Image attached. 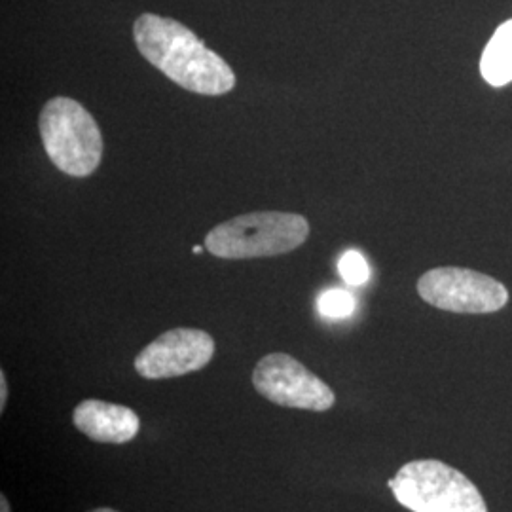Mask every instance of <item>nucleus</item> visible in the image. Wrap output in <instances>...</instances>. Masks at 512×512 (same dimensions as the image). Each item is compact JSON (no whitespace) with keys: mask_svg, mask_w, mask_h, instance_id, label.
Wrapping results in <instances>:
<instances>
[{"mask_svg":"<svg viewBox=\"0 0 512 512\" xmlns=\"http://www.w3.org/2000/svg\"><path fill=\"white\" fill-rule=\"evenodd\" d=\"M133 38L150 65L188 92L215 97L236 88L234 69L175 19L143 14L133 23Z\"/></svg>","mask_w":512,"mask_h":512,"instance_id":"obj_1","label":"nucleus"},{"mask_svg":"<svg viewBox=\"0 0 512 512\" xmlns=\"http://www.w3.org/2000/svg\"><path fill=\"white\" fill-rule=\"evenodd\" d=\"M310 236V222L302 215L256 211L224 220L205 236V249L226 260L287 255Z\"/></svg>","mask_w":512,"mask_h":512,"instance_id":"obj_2","label":"nucleus"},{"mask_svg":"<svg viewBox=\"0 0 512 512\" xmlns=\"http://www.w3.org/2000/svg\"><path fill=\"white\" fill-rule=\"evenodd\" d=\"M42 145L52 164L71 177H90L103 158L95 118L71 97L50 99L38 118Z\"/></svg>","mask_w":512,"mask_h":512,"instance_id":"obj_3","label":"nucleus"},{"mask_svg":"<svg viewBox=\"0 0 512 512\" xmlns=\"http://www.w3.org/2000/svg\"><path fill=\"white\" fill-rule=\"evenodd\" d=\"M389 490L412 512H488L475 484L439 459H416L389 480Z\"/></svg>","mask_w":512,"mask_h":512,"instance_id":"obj_4","label":"nucleus"},{"mask_svg":"<svg viewBox=\"0 0 512 512\" xmlns=\"http://www.w3.org/2000/svg\"><path fill=\"white\" fill-rule=\"evenodd\" d=\"M421 298L452 313H494L509 302V291L490 275L467 268H435L418 281Z\"/></svg>","mask_w":512,"mask_h":512,"instance_id":"obj_5","label":"nucleus"},{"mask_svg":"<svg viewBox=\"0 0 512 512\" xmlns=\"http://www.w3.org/2000/svg\"><path fill=\"white\" fill-rule=\"evenodd\" d=\"M253 385L264 399L285 408L327 412L336 403L329 385L287 353L262 357L253 370Z\"/></svg>","mask_w":512,"mask_h":512,"instance_id":"obj_6","label":"nucleus"},{"mask_svg":"<svg viewBox=\"0 0 512 512\" xmlns=\"http://www.w3.org/2000/svg\"><path fill=\"white\" fill-rule=\"evenodd\" d=\"M215 355V340L200 329H171L160 334L135 357V370L145 380H167L202 370Z\"/></svg>","mask_w":512,"mask_h":512,"instance_id":"obj_7","label":"nucleus"},{"mask_svg":"<svg viewBox=\"0 0 512 512\" xmlns=\"http://www.w3.org/2000/svg\"><path fill=\"white\" fill-rule=\"evenodd\" d=\"M74 427L101 444H126L141 431L139 416L124 404L86 399L73 410Z\"/></svg>","mask_w":512,"mask_h":512,"instance_id":"obj_8","label":"nucleus"},{"mask_svg":"<svg viewBox=\"0 0 512 512\" xmlns=\"http://www.w3.org/2000/svg\"><path fill=\"white\" fill-rule=\"evenodd\" d=\"M480 73L494 88L512 82V19L499 25L490 38L480 59Z\"/></svg>","mask_w":512,"mask_h":512,"instance_id":"obj_9","label":"nucleus"},{"mask_svg":"<svg viewBox=\"0 0 512 512\" xmlns=\"http://www.w3.org/2000/svg\"><path fill=\"white\" fill-rule=\"evenodd\" d=\"M317 308L319 313L327 319H346L357 308V302L353 294H349L348 291L330 289L327 293L321 294Z\"/></svg>","mask_w":512,"mask_h":512,"instance_id":"obj_10","label":"nucleus"},{"mask_svg":"<svg viewBox=\"0 0 512 512\" xmlns=\"http://www.w3.org/2000/svg\"><path fill=\"white\" fill-rule=\"evenodd\" d=\"M340 275L344 277V281L353 287L365 285L370 277V268L366 264L365 256L357 251H348L346 255L340 258Z\"/></svg>","mask_w":512,"mask_h":512,"instance_id":"obj_11","label":"nucleus"},{"mask_svg":"<svg viewBox=\"0 0 512 512\" xmlns=\"http://www.w3.org/2000/svg\"><path fill=\"white\" fill-rule=\"evenodd\" d=\"M8 401V382H6V372L0 370V412H4Z\"/></svg>","mask_w":512,"mask_h":512,"instance_id":"obj_12","label":"nucleus"},{"mask_svg":"<svg viewBox=\"0 0 512 512\" xmlns=\"http://www.w3.org/2000/svg\"><path fill=\"white\" fill-rule=\"evenodd\" d=\"M0 512H10V503L4 494L0 495Z\"/></svg>","mask_w":512,"mask_h":512,"instance_id":"obj_13","label":"nucleus"},{"mask_svg":"<svg viewBox=\"0 0 512 512\" xmlns=\"http://www.w3.org/2000/svg\"><path fill=\"white\" fill-rule=\"evenodd\" d=\"M88 512H120V511H114V509H109V507H99V509H93V511Z\"/></svg>","mask_w":512,"mask_h":512,"instance_id":"obj_14","label":"nucleus"},{"mask_svg":"<svg viewBox=\"0 0 512 512\" xmlns=\"http://www.w3.org/2000/svg\"><path fill=\"white\" fill-rule=\"evenodd\" d=\"M194 253H196V255H200V253H202V247H200V245H196V247H194Z\"/></svg>","mask_w":512,"mask_h":512,"instance_id":"obj_15","label":"nucleus"}]
</instances>
